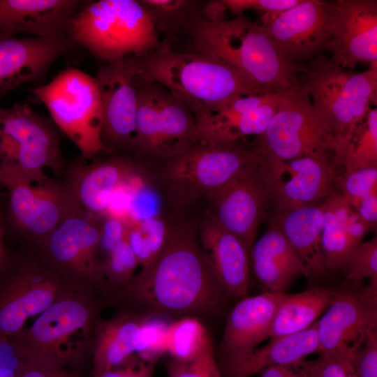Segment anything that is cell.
<instances>
[{"label": "cell", "mask_w": 377, "mask_h": 377, "mask_svg": "<svg viewBox=\"0 0 377 377\" xmlns=\"http://www.w3.org/2000/svg\"><path fill=\"white\" fill-rule=\"evenodd\" d=\"M20 246L7 248L0 270V336L15 335L29 318L73 290L31 249Z\"/></svg>", "instance_id": "cell-10"}, {"label": "cell", "mask_w": 377, "mask_h": 377, "mask_svg": "<svg viewBox=\"0 0 377 377\" xmlns=\"http://www.w3.org/2000/svg\"><path fill=\"white\" fill-rule=\"evenodd\" d=\"M286 91L241 96L216 111L196 117L198 141L226 145L261 135Z\"/></svg>", "instance_id": "cell-21"}, {"label": "cell", "mask_w": 377, "mask_h": 377, "mask_svg": "<svg viewBox=\"0 0 377 377\" xmlns=\"http://www.w3.org/2000/svg\"><path fill=\"white\" fill-rule=\"evenodd\" d=\"M337 16V1L302 0L281 13L265 14L262 25L281 54L288 61L300 64L327 48Z\"/></svg>", "instance_id": "cell-15"}, {"label": "cell", "mask_w": 377, "mask_h": 377, "mask_svg": "<svg viewBox=\"0 0 377 377\" xmlns=\"http://www.w3.org/2000/svg\"><path fill=\"white\" fill-rule=\"evenodd\" d=\"M138 163L117 156L104 161L77 165L66 181L77 208L96 217L105 218L114 191Z\"/></svg>", "instance_id": "cell-27"}, {"label": "cell", "mask_w": 377, "mask_h": 377, "mask_svg": "<svg viewBox=\"0 0 377 377\" xmlns=\"http://www.w3.org/2000/svg\"><path fill=\"white\" fill-rule=\"evenodd\" d=\"M258 157L251 144L242 140L226 145L197 141L158 165L154 181L171 204L188 207L202 199L208 201Z\"/></svg>", "instance_id": "cell-6"}, {"label": "cell", "mask_w": 377, "mask_h": 377, "mask_svg": "<svg viewBox=\"0 0 377 377\" xmlns=\"http://www.w3.org/2000/svg\"><path fill=\"white\" fill-rule=\"evenodd\" d=\"M105 306L100 299L73 290L11 337L26 362L82 373L91 364L95 327Z\"/></svg>", "instance_id": "cell-4"}, {"label": "cell", "mask_w": 377, "mask_h": 377, "mask_svg": "<svg viewBox=\"0 0 377 377\" xmlns=\"http://www.w3.org/2000/svg\"><path fill=\"white\" fill-rule=\"evenodd\" d=\"M253 273L265 288V292L286 293L291 281L302 274H309L296 252L274 224L252 245L249 251Z\"/></svg>", "instance_id": "cell-30"}, {"label": "cell", "mask_w": 377, "mask_h": 377, "mask_svg": "<svg viewBox=\"0 0 377 377\" xmlns=\"http://www.w3.org/2000/svg\"><path fill=\"white\" fill-rule=\"evenodd\" d=\"M286 293L264 292L244 297L228 316L216 361L222 377H228L269 331L277 306Z\"/></svg>", "instance_id": "cell-20"}, {"label": "cell", "mask_w": 377, "mask_h": 377, "mask_svg": "<svg viewBox=\"0 0 377 377\" xmlns=\"http://www.w3.org/2000/svg\"><path fill=\"white\" fill-rule=\"evenodd\" d=\"M226 295L200 250L195 228L173 220L158 256L115 289L110 306L179 318L214 316Z\"/></svg>", "instance_id": "cell-1"}, {"label": "cell", "mask_w": 377, "mask_h": 377, "mask_svg": "<svg viewBox=\"0 0 377 377\" xmlns=\"http://www.w3.org/2000/svg\"><path fill=\"white\" fill-rule=\"evenodd\" d=\"M137 92L134 152L147 164L156 165L198 141L191 112L167 89L135 74Z\"/></svg>", "instance_id": "cell-12"}, {"label": "cell", "mask_w": 377, "mask_h": 377, "mask_svg": "<svg viewBox=\"0 0 377 377\" xmlns=\"http://www.w3.org/2000/svg\"><path fill=\"white\" fill-rule=\"evenodd\" d=\"M99 263L106 280L114 290L126 283L140 266L127 239L100 258Z\"/></svg>", "instance_id": "cell-41"}, {"label": "cell", "mask_w": 377, "mask_h": 377, "mask_svg": "<svg viewBox=\"0 0 377 377\" xmlns=\"http://www.w3.org/2000/svg\"><path fill=\"white\" fill-rule=\"evenodd\" d=\"M68 47L64 35L0 38V96L38 78Z\"/></svg>", "instance_id": "cell-25"}, {"label": "cell", "mask_w": 377, "mask_h": 377, "mask_svg": "<svg viewBox=\"0 0 377 377\" xmlns=\"http://www.w3.org/2000/svg\"><path fill=\"white\" fill-rule=\"evenodd\" d=\"M359 348H349L332 353H319L316 359L304 360L293 367L309 377H346L349 373H354V357Z\"/></svg>", "instance_id": "cell-40"}, {"label": "cell", "mask_w": 377, "mask_h": 377, "mask_svg": "<svg viewBox=\"0 0 377 377\" xmlns=\"http://www.w3.org/2000/svg\"><path fill=\"white\" fill-rule=\"evenodd\" d=\"M54 124L80 149L83 158L107 152L102 142L103 117L96 77L73 68L48 84L31 89Z\"/></svg>", "instance_id": "cell-11"}, {"label": "cell", "mask_w": 377, "mask_h": 377, "mask_svg": "<svg viewBox=\"0 0 377 377\" xmlns=\"http://www.w3.org/2000/svg\"><path fill=\"white\" fill-rule=\"evenodd\" d=\"M6 229L5 222V193L0 190V270L7 253Z\"/></svg>", "instance_id": "cell-47"}, {"label": "cell", "mask_w": 377, "mask_h": 377, "mask_svg": "<svg viewBox=\"0 0 377 377\" xmlns=\"http://www.w3.org/2000/svg\"><path fill=\"white\" fill-rule=\"evenodd\" d=\"M105 62L96 77L103 117L102 142L108 153L134 151L137 112L134 66L131 57Z\"/></svg>", "instance_id": "cell-19"}, {"label": "cell", "mask_w": 377, "mask_h": 377, "mask_svg": "<svg viewBox=\"0 0 377 377\" xmlns=\"http://www.w3.org/2000/svg\"><path fill=\"white\" fill-rule=\"evenodd\" d=\"M188 29L198 51L229 64L257 94L286 91L300 80L304 66L288 61L267 29L243 15L219 22L198 16Z\"/></svg>", "instance_id": "cell-3"}, {"label": "cell", "mask_w": 377, "mask_h": 377, "mask_svg": "<svg viewBox=\"0 0 377 377\" xmlns=\"http://www.w3.org/2000/svg\"><path fill=\"white\" fill-rule=\"evenodd\" d=\"M165 371L168 377H222L210 335L192 358L179 360L169 357Z\"/></svg>", "instance_id": "cell-39"}, {"label": "cell", "mask_w": 377, "mask_h": 377, "mask_svg": "<svg viewBox=\"0 0 377 377\" xmlns=\"http://www.w3.org/2000/svg\"><path fill=\"white\" fill-rule=\"evenodd\" d=\"M170 221L163 216L127 225V241L141 269L148 268L162 250L168 236Z\"/></svg>", "instance_id": "cell-35"}, {"label": "cell", "mask_w": 377, "mask_h": 377, "mask_svg": "<svg viewBox=\"0 0 377 377\" xmlns=\"http://www.w3.org/2000/svg\"><path fill=\"white\" fill-rule=\"evenodd\" d=\"M77 4L75 0H0V38L22 32L64 35L70 30Z\"/></svg>", "instance_id": "cell-26"}, {"label": "cell", "mask_w": 377, "mask_h": 377, "mask_svg": "<svg viewBox=\"0 0 377 377\" xmlns=\"http://www.w3.org/2000/svg\"><path fill=\"white\" fill-rule=\"evenodd\" d=\"M251 145L261 155L285 161L336 157L337 152L334 137L317 116L300 80L286 92L265 131Z\"/></svg>", "instance_id": "cell-13"}, {"label": "cell", "mask_w": 377, "mask_h": 377, "mask_svg": "<svg viewBox=\"0 0 377 377\" xmlns=\"http://www.w3.org/2000/svg\"><path fill=\"white\" fill-rule=\"evenodd\" d=\"M322 206V249L328 272H335L343 268L371 230L341 192L332 191Z\"/></svg>", "instance_id": "cell-28"}, {"label": "cell", "mask_w": 377, "mask_h": 377, "mask_svg": "<svg viewBox=\"0 0 377 377\" xmlns=\"http://www.w3.org/2000/svg\"><path fill=\"white\" fill-rule=\"evenodd\" d=\"M209 335L200 320L194 317L179 318L169 324L165 337V353L179 360L194 357Z\"/></svg>", "instance_id": "cell-37"}, {"label": "cell", "mask_w": 377, "mask_h": 377, "mask_svg": "<svg viewBox=\"0 0 377 377\" xmlns=\"http://www.w3.org/2000/svg\"><path fill=\"white\" fill-rule=\"evenodd\" d=\"M0 165L24 176L64 167L59 136L52 124L25 103L0 106Z\"/></svg>", "instance_id": "cell-14"}, {"label": "cell", "mask_w": 377, "mask_h": 377, "mask_svg": "<svg viewBox=\"0 0 377 377\" xmlns=\"http://www.w3.org/2000/svg\"><path fill=\"white\" fill-rule=\"evenodd\" d=\"M337 161L344 171L377 167V109L371 108L364 121L337 145Z\"/></svg>", "instance_id": "cell-33"}, {"label": "cell", "mask_w": 377, "mask_h": 377, "mask_svg": "<svg viewBox=\"0 0 377 377\" xmlns=\"http://www.w3.org/2000/svg\"><path fill=\"white\" fill-rule=\"evenodd\" d=\"M131 59L136 77L167 89L195 119L239 96L257 94L235 68L207 52H179L164 43Z\"/></svg>", "instance_id": "cell-2"}, {"label": "cell", "mask_w": 377, "mask_h": 377, "mask_svg": "<svg viewBox=\"0 0 377 377\" xmlns=\"http://www.w3.org/2000/svg\"><path fill=\"white\" fill-rule=\"evenodd\" d=\"M151 20L158 29L165 34L178 31L181 26L188 27L198 15L194 13L193 3L182 0H142Z\"/></svg>", "instance_id": "cell-38"}, {"label": "cell", "mask_w": 377, "mask_h": 377, "mask_svg": "<svg viewBox=\"0 0 377 377\" xmlns=\"http://www.w3.org/2000/svg\"><path fill=\"white\" fill-rule=\"evenodd\" d=\"M302 0H223L227 10L242 15L244 10L254 9L265 15L281 13L301 3Z\"/></svg>", "instance_id": "cell-43"}, {"label": "cell", "mask_w": 377, "mask_h": 377, "mask_svg": "<svg viewBox=\"0 0 377 377\" xmlns=\"http://www.w3.org/2000/svg\"><path fill=\"white\" fill-rule=\"evenodd\" d=\"M334 31L327 48L343 68L377 61V1H337Z\"/></svg>", "instance_id": "cell-22"}, {"label": "cell", "mask_w": 377, "mask_h": 377, "mask_svg": "<svg viewBox=\"0 0 377 377\" xmlns=\"http://www.w3.org/2000/svg\"><path fill=\"white\" fill-rule=\"evenodd\" d=\"M260 156V170L275 211L316 204L334 190L335 157L304 156L281 160Z\"/></svg>", "instance_id": "cell-16"}, {"label": "cell", "mask_w": 377, "mask_h": 377, "mask_svg": "<svg viewBox=\"0 0 377 377\" xmlns=\"http://www.w3.org/2000/svg\"><path fill=\"white\" fill-rule=\"evenodd\" d=\"M147 314L119 308L108 319H98L94 331L91 376L121 368L139 359Z\"/></svg>", "instance_id": "cell-24"}, {"label": "cell", "mask_w": 377, "mask_h": 377, "mask_svg": "<svg viewBox=\"0 0 377 377\" xmlns=\"http://www.w3.org/2000/svg\"><path fill=\"white\" fill-rule=\"evenodd\" d=\"M286 237L302 262L309 279L329 273L321 244L324 212L321 204L275 211L269 220Z\"/></svg>", "instance_id": "cell-29"}, {"label": "cell", "mask_w": 377, "mask_h": 377, "mask_svg": "<svg viewBox=\"0 0 377 377\" xmlns=\"http://www.w3.org/2000/svg\"><path fill=\"white\" fill-rule=\"evenodd\" d=\"M358 377H377V332L369 333L357 350L353 361Z\"/></svg>", "instance_id": "cell-44"}, {"label": "cell", "mask_w": 377, "mask_h": 377, "mask_svg": "<svg viewBox=\"0 0 377 377\" xmlns=\"http://www.w3.org/2000/svg\"><path fill=\"white\" fill-rule=\"evenodd\" d=\"M347 282L362 283L377 276V237L362 242L350 256L343 268Z\"/></svg>", "instance_id": "cell-42"}, {"label": "cell", "mask_w": 377, "mask_h": 377, "mask_svg": "<svg viewBox=\"0 0 377 377\" xmlns=\"http://www.w3.org/2000/svg\"><path fill=\"white\" fill-rule=\"evenodd\" d=\"M208 202L210 205L207 214L239 237L250 251L257 230L270 204L268 189L260 170V156Z\"/></svg>", "instance_id": "cell-18"}, {"label": "cell", "mask_w": 377, "mask_h": 377, "mask_svg": "<svg viewBox=\"0 0 377 377\" xmlns=\"http://www.w3.org/2000/svg\"><path fill=\"white\" fill-rule=\"evenodd\" d=\"M24 360L12 337L0 336V377H19Z\"/></svg>", "instance_id": "cell-45"}, {"label": "cell", "mask_w": 377, "mask_h": 377, "mask_svg": "<svg viewBox=\"0 0 377 377\" xmlns=\"http://www.w3.org/2000/svg\"><path fill=\"white\" fill-rule=\"evenodd\" d=\"M341 193L368 225L377 223V167L344 171L339 180Z\"/></svg>", "instance_id": "cell-34"}, {"label": "cell", "mask_w": 377, "mask_h": 377, "mask_svg": "<svg viewBox=\"0 0 377 377\" xmlns=\"http://www.w3.org/2000/svg\"><path fill=\"white\" fill-rule=\"evenodd\" d=\"M337 289L317 288L295 294H285L280 301L269 331L270 339L306 330L326 311Z\"/></svg>", "instance_id": "cell-32"}, {"label": "cell", "mask_w": 377, "mask_h": 377, "mask_svg": "<svg viewBox=\"0 0 377 377\" xmlns=\"http://www.w3.org/2000/svg\"><path fill=\"white\" fill-rule=\"evenodd\" d=\"M69 31L75 41L105 61L145 54L161 44L140 1H93L74 15Z\"/></svg>", "instance_id": "cell-8"}, {"label": "cell", "mask_w": 377, "mask_h": 377, "mask_svg": "<svg viewBox=\"0 0 377 377\" xmlns=\"http://www.w3.org/2000/svg\"><path fill=\"white\" fill-rule=\"evenodd\" d=\"M198 233L200 250L223 290L235 297H246L250 284L249 250L207 214Z\"/></svg>", "instance_id": "cell-23"}, {"label": "cell", "mask_w": 377, "mask_h": 377, "mask_svg": "<svg viewBox=\"0 0 377 377\" xmlns=\"http://www.w3.org/2000/svg\"><path fill=\"white\" fill-rule=\"evenodd\" d=\"M0 189L5 193L6 237L29 248L77 208L67 181L46 175L24 176L0 165Z\"/></svg>", "instance_id": "cell-9"}, {"label": "cell", "mask_w": 377, "mask_h": 377, "mask_svg": "<svg viewBox=\"0 0 377 377\" xmlns=\"http://www.w3.org/2000/svg\"><path fill=\"white\" fill-rule=\"evenodd\" d=\"M369 283H349L337 290L332 304L316 321L318 353L360 347L377 326V276Z\"/></svg>", "instance_id": "cell-17"}, {"label": "cell", "mask_w": 377, "mask_h": 377, "mask_svg": "<svg viewBox=\"0 0 377 377\" xmlns=\"http://www.w3.org/2000/svg\"><path fill=\"white\" fill-rule=\"evenodd\" d=\"M300 82L337 146L364 121L371 104H376L377 61L356 73L321 54L304 66Z\"/></svg>", "instance_id": "cell-5"}, {"label": "cell", "mask_w": 377, "mask_h": 377, "mask_svg": "<svg viewBox=\"0 0 377 377\" xmlns=\"http://www.w3.org/2000/svg\"><path fill=\"white\" fill-rule=\"evenodd\" d=\"M19 377H83L82 374L68 368H52L24 360Z\"/></svg>", "instance_id": "cell-46"}, {"label": "cell", "mask_w": 377, "mask_h": 377, "mask_svg": "<svg viewBox=\"0 0 377 377\" xmlns=\"http://www.w3.org/2000/svg\"><path fill=\"white\" fill-rule=\"evenodd\" d=\"M319 351L317 324L303 331L273 338L256 348L228 377H251L272 367H295Z\"/></svg>", "instance_id": "cell-31"}, {"label": "cell", "mask_w": 377, "mask_h": 377, "mask_svg": "<svg viewBox=\"0 0 377 377\" xmlns=\"http://www.w3.org/2000/svg\"><path fill=\"white\" fill-rule=\"evenodd\" d=\"M346 377H358L355 373L353 372H351V373H349Z\"/></svg>", "instance_id": "cell-50"}, {"label": "cell", "mask_w": 377, "mask_h": 377, "mask_svg": "<svg viewBox=\"0 0 377 377\" xmlns=\"http://www.w3.org/2000/svg\"><path fill=\"white\" fill-rule=\"evenodd\" d=\"M103 219L76 208L29 249L72 290L108 306L114 288L106 280L97 253Z\"/></svg>", "instance_id": "cell-7"}, {"label": "cell", "mask_w": 377, "mask_h": 377, "mask_svg": "<svg viewBox=\"0 0 377 377\" xmlns=\"http://www.w3.org/2000/svg\"><path fill=\"white\" fill-rule=\"evenodd\" d=\"M149 179L145 166L140 163L131 177L130 198L125 220L127 225L162 216L161 193Z\"/></svg>", "instance_id": "cell-36"}, {"label": "cell", "mask_w": 377, "mask_h": 377, "mask_svg": "<svg viewBox=\"0 0 377 377\" xmlns=\"http://www.w3.org/2000/svg\"><path fill=\"white\" fill-rule=\"evenodd\" d=\"M258 377H309L290 367H272L263 370Z\"/></svg>", "instance_id": "cell-49"}, {"label": "cell", "mask_w": 377, "mask_h": 377, "mask_svg": "<svg viewBox=\"0 0 377 377\" xmlns=\"http://www.w3.org/2000/svg\"><path fill=\"white\" fill-rule=\"evenodd\" d=\"M158 360H138L127 377H153Z\"/></svg>", "instance_id": "cell-48"}]
</instances>
